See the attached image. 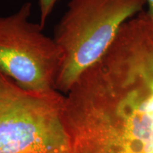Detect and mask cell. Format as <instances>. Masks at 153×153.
Instances as JSON below:
<instances>
[{
    "label": "cell",
    "instance_id": "obj_2",
    "mask_svg": "<svg viewBox=\"0 0 153 153\" xmlns=\"http://www.w3.org/2000/svg\"><path fill=\"white\" fill-rule=\"evenodd\" d=\"M145 0H71L55 26L54 41L62 52L55 89L68 94L79 76L97 63L120 28L143 11Z\"/></svg>",
    "mask_w": 153,
    "mask_h": 153
},
{
    "label": "cell",
    "instance_id": "obj_5",
    "mask_svg": "<svg viewBox=\"0 0 153 153\" xmlns=\"http://www.w3.org/2000/svg\"><path fill=\"white\" fill-rule=\"evenodd\" d=\"M58 0H39L40 11H41V19H40V26L44 28L45 23L52 12L55 5Z\"/></svg>",
    "mask_w": 153,
    "mask_h": 153
},
{
    "label": "cell",
    "instance_id": "obj_1",
    "mask_svg": "<svg viewBox=\"0 0 153 153\" xmlns=\"http://www.w3.org/2000/svg\"><path fill=\"white\" fill-rule=\"evenodd\" d=\"M72 153H153V46L85 72L65 96Z\"/></svg>",
    "mask_w": 153,
    "mask_h": 153
},
{
    "label": "cell",
    "instance_id": "obj_4",
    "mask_svg": "<svg viewBox=\"0 0 153 153\" xmlns=\"http://www.w3.org/2000/svg\"><path fill=\"white\" fill-rule=\"evenodd\" d=\"M31 4L26 2L8 16H0V71L19 87L35 92L55 90L62 52L39 24L28 21Z\"/></svg>",
    "mask_w": 153,
    "mask_h": 153
},
{
    "label": "cell",
    "instance_id": "obj_6",
    "mask_svg": "<svg viewBox=\"0 0 153 153\" xmlns=\"http://www.w3.org/2000/svg\"><path fill=\"white\" fill-rule=\"evenodd\" d=\"M146 3H148V11L147 14L151 17H153V0H145Z\"/></svg>",
    "mask_w": 153,
    "mask_h": 153
},
{
    "label": "cell",
    "instance_id": "obj_3",
    "mask_svg": "<svg viewBox=\"0 0 153 153\" xmlns=\"http://www.w3.org/2000/svg\"><path fill=\"white\" fill-rule=\"evenodd\" d=\"M65 96L22 89L0 71V153H72Z\"/></svg>",
    "mask_w": 153,
    "mask_h": 153
}]
</instances>
